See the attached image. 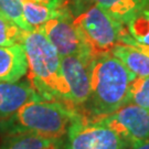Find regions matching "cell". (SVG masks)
<instances>
[{
	"label": "cell",
	"mask_w": 149,
	"mask_h": 149,
	"mask_svg": "<svg viewBox=\"0 0 149 149\" xmlns=\"http://www.w3.org/2000/svg\"><path fill=\"white\" fill-rule=\"evenodd\" d=\"M135 79L136 76L113 54L93 56L90 97L84 108L87 115L84 117H104L129 103L130 85Z\"/></svg>",
	"instance_id": "cell-1"
},
{
	"label": "cell",
	"mask_w": 149,
	"mask_h": 149,
	"mask_svg": "<svg viewBox=\"0 0 149 149\" xmlns=\"http://www.w3.org/2000/svg\"><path fill=\"white\" fill-rule=\"evenodd\" d=\"M21 44L28 62L29 81L42 100L62 103L65 90L61 56L40 30L24 31Z\"/></svg>",
	"instance_id": "cell-2"
},
{
	"label": "cell",
	"mask_w": 149,
	"mask_h": 149,
	"mask_svg": "<svg viewBox=\"0 0 149 149\" xmlns=\"http://www.w3.org/2000/svg\"><path fill=\"white\" fill-rule=\"evenodd\" d=\"M77 115L80 114L72 112L59 102L32 101L0 122V134L6 137L29 133L58 141L68 134L71 123Z\"/></svg>",
	"instance_id": "cell-3"
},
{
	"label": "cell",
	"mask_w": 149,
	"mask_h": 149,
	"mask_svg": "<svg viewBox=\"0 0 149 149\" xmlns=\"http://www.w3.org/2000/svg\"><path fill=\"white\" fill-rule=\"evenodd\" d=\"M68 7L75 29L92 56L111 53L127 31L122 22L100 6L70 1Z\"/></svg>",
	"instance_id": "cell-4"
},
{
	"label": "cell",
	"mask_w": 149,
	"mask_h": 149,
	"mask_svg": "<svg viewBox=\"0 0 149 149\" xmlns=\"http://www.w3.org/2000/svg\"><path fill=\"white\" fill-rule=\"evenodd\" d=\"M129 145L108 126L77 115L68 130L65 149H128Z\"/></svg>",
	"instance_id": "cell-5"
},
{
	"label": "cell",
	"mask_w": 149,
	"mask_h": 149,
	"mask_svg": "<svg viewBox=\"0 0 149 149\" xmlns=\"http://www.w3.org/2000/svg\"><path fill=\"white\" fill-rule=\"evenodd\" d=\"M91 55H71L61 59V74L63 79L64 105L72 112H84L91 90Z\"/></svg>",
	"instance_id": "cell-6"
},
{
	"label": "cell",
	"mask_w": 149,
	"mask_h": 149,
	"mask_svg": "<svg viewBox=\"0 0 149 149\" xmlns=\"http://www.w3.org/2000/svg\"><path fill=\"white\" fill-rule=\"evenodd\" d=\"M91 119L112 128L130 145L149 138V112L133 103H127L107 116Z\"/></svg>",
	"instance_id": "cell-7"
},
{
	"label": "cell",
	"mask_w": 149,
	"mask_h": 149,
	"mask_svg": "<svg viewBox=\"0 0 149 149\" xmlns=\"http://www.w3.org/2000/svg\"><path fill=\"white\" fill-rule=\"evenodd\" d=\"M37 30H40L45 36L61 58L71 55H91L75 29L68 2L59 17L51 19Z\"/></svg>",
	"instance_id": "cell-8"
},
{
	"label": "cell",
	"mask_w": 149,
	"mask_h": 149,
	"mask_svg": "<svg viewBox=\"0 0 149 149\" xmlns=\"http://www.w3.org/2000/svg\"><path fill=\"white\" fill-rule=\"evenodd\" d=\"M42 100L30 81L0 83V122L16 114L32 101Z\"/></svg>",
	"instance_id": "cell-9"
},
{
	"label": "cell",
	"mask_w": 149,
	"mask_h": 149,
	"mask_svg": "<svg viewBox=\"0 0 149 149\" xmlns=\"http://www.w3.org/2000/svg\"><path fill=\"white\" fill-rule=\"evenodd\" d=\"M23 18L32 30L44 26L51 19L59 17L66 7L64 0H21Z\"/></svg>",
	"instance_id": "cell-10"
},
{
	"label": "cell",
	"mask_w": 149,
	"mask_h": 149,
	"mask_svg": "<svg viewBox=\"0 0 149 149\" xmlns=\"http://www.w3.org/2000/svg\"><path fill=\"white\" fill-rule=\"evenodd\" d=\"M27 72L28 62L21 43L0 47V83L17 82Z\"/></svg>",
	"instance_id": "cell-11"
},
{
	"label": "cell",
	"mask_w": 149,
	"mask_h": 149,
	"mask_svg": "<svg viewBox=\"0 0 149 149\" xmlns=\"http://www.w3.org/2000/svg\"><path fill=\"white\" fill-rule=\"evenodd\" d=\"M136 77L149 76V56L130 44L118 43L111 51Z\"/></svg>",
	"instance_id": "cell-12"
},
{
	"label": "cell",
	"mask_w": 149,
	"mask_h": 149,
	"mask_svg": "<svg viewBox=\"0 0 149 149\" xmlns=\"http://www.w3.org/2000/svg\"><path fill=\"white\" fill-rule=\"evenodd\" d=\"M81 3H91L102 7L115 19L125 24L137 11L149 6V0H71Z\"/></svg>",
	"instance_id": "cell-13"
},
{
	"label": "cell",
	"mask_w": 149,
	"mask_h": 149,
	"mask_svg": "<svg viewBox=\"0 0 149 149\" xmlns=\"http://www.w3.org/2000/svg\"><path fill=\"white\" fill-rule=\"evenodd\" d=\"M56 146V140L24 133L6 136L0 149H58Z\"/></svg>",
	"instance_id": "cell-14"
},
{
	"label": "cell",
	"mask_w": 149,
	"mask_h": 149,
	"mask_svg": "<svg viewBox=\"0 0 149 149\" xmlns=\"http://www.w3.org/2000/svg\"><path fill=\"white\" fill-rule=\"evenodd\" d=\"M124 26L136 42L149 47V6L137 11Z\"/></svg>",
	"instance_id": "cell-15"
},
{
	"label": "cell",
	"mask_w": 149,
	"mask_h": 149,
	"mask_svg": "<svg viewBox=\"0 0 149 149\" xmlns=\"http://www.w3.org/2000/svg\"><path fill=\"white\" fill-rule=\"evenodd\" d=\"M24 30L0 10V47H11L21 43Z\"/></svg>",
	"instance_id": "cell-16"
},
{
	"label": "cell",
	"mask_w": 149,
	"mask_h": 149,
	"mask_svg": "<svg viewBox=\"0 0 149 149\" xmlns=\"http://www.w3.org/2000/svg\"><path fill=\"white\" fill-rule=\"evenodd\" d=\"M129 103L149 112V76L136 77L129 91Z\"/></svg>",
	"instance_id": "cell-17"
},
{
	"label": "cell",
	"mask_w": 149,
	"mask_h": 149,
	"mask_svg": "<svg viewBox=\"0 0 149 149\" xmlns=\"http://www.w3.org/2000/svg\"><path fill=\"white\" fill-rule=\"evenodd\" d=\"M0 10L16 22L24 31H31L32 29L27 24L23 18L21 0H0Z\"/></svg>",
	"instance_id": "cell-18"
},
{
	"label": "cell",
	"mask_w": 149,
	"mask_h": 149,
	"mask_svg": "<svg viewBox=\"0 0 149 149\" xmlns=\"http://www.w3.org/2000/svg\"><path fill=\"white\" fill-rule=\"evenodd\" d=\"M120 43H126V44H130V45H133L135 48H137L138 50H140L141 52H144L145 54H147L149 56V47L147 45H143V44H139L137 43L135 40H134L133 38L129 36V33L127 31L125 32L124 34H123L122 39H120Z\"/></svg>",
	"instance_id": "cell-19"
},
{
	"label": "cell",
	"mask_w": 149,
	"mask_h": 149,
	"mask_svg": "<svg viewBox=\"0 0 149 149\" xmlns=\"http://www.w3.org/2000/svg\"><path fill=\"white\" fill-rule=\"evenodd\" d=\"M129 149H149V138L143 141H139L136 144L130 145Z\"/></svg>",
	"instance_id": "cell-20"
},
{
	"label": "cell",
	"mask_w": 149,
	"mask_h": 149,
	"mask_svg": "<svg viewBox=\"0 0 149 149\" xmlns=\"http://www.w3.org/2000/svg\"><path fill=\"white\" fill-rule=\"evenodd\" d=\"M47 1H50V0H47Z\"/></svg>",
	"instance_id": "cell-21"
}]
</instances>
